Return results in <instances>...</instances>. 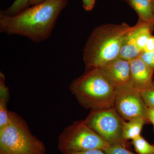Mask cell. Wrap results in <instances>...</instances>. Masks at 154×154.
I'll list each match as a JSON object with an SVG mask.
<instances>
[{
    "mask_svg": "<svg viewBox=\"0 0 154 154\" xmlns=\"http://www.w3.org/2000/svg\"><path fill=\"white\" fill-rule=\"evenodd\" d=\"M67 0H45L13 16L0 14V31L36 42L49 38Z\"/></svg>",
    "mask_w": 154,
    "mask_h": 154,
    "instance_id": "1",
    "label": "cell"
},
{
    "mask_svg": "<svg viewBox=\"0 0 154 154\" xmlns=\"http://www.w3.org/2000/svg\"><path fill=\"white\" fill-rule=\"evenodd\" d=\"M131 28L122 23L106 24L95 28L84 48L86 70L101 67L119 57L122 42Z\"/></svg>",
    "mask_w": 154,
    "mask_h": 154,
    "instance_id": "2",
    "label": "cell"
},
{
    "mask_svg": "<svg viewBox=\"0 0 154 154\" xmlns=\"http://www.w3.org/2000/svg\"><path fill=\"white\" fill-rule=\"evenodd\" d=\"M81 106L92 110L113 107L116 88L99 68L86 70L69 87Z\"/></svg>",
    "mask_w": 154,
    "mask_h": 154,
    "instance_id": "3",
    "label": "cell"
},
{
    "mask_svg": "<svg viewBox=\"0 0 154 154\" xmlns=\"http://www.w3.org/2000/svg\"><path fill=\"white\" fill-rule=\"evenodd\" d=\"M10 117L0 130V154H45L44 143L31 133L25 119L11 111Z\"/></svg>",
    "mask_w": 154,
    "mask_h": 154,
    "instance_id": "4",
    "label": "cell"
},
{
    "mask_svg": "<svg viewBox=\"0 0 154 154\" xmlns=\"http://www.w3.org/2000/svg\"><path fill=\"white\" fill-rule=\"evenodd\" d=\"M109 146L84 120L74 121L66 127L60 135L58 142V149L62 154L95 149L104 151Z\"/></svg>",
    "mask_w": 154,
    "mask_h": 154,
    "instance_id": "5",
    "label": "cell"
},
{
    "mask_svg": "<svg viewBox=\"0 0 154 154\" xmlns=\"http://www.w3.org/2000/svg\"><path fill=\"white\" fill-rule=\"evenodd\" d=\"M84 122L109 144L123 143L125 120L113 107L91 110Z\"/></svg>",
    "mask_w": 154,
    "mask_h": 154,
    "instance_id": "6",
    "label": "cell"
},
{
    "mask_svg": "<svg viewBox=\"0 0 154 154\" xmlns=\"http://www.w3.org/2000/svg\"><path fill=\"white\" fill-rule=\"evenodd\" d=\"M113 107L125 120L128 121L136 117H142L148 122V107L143 100L140 91L131 86L116 89Z\"/></svg>",
    "mask_w": 154,
    "mask_h": 154,
    "instance_id": "7",
    "label": "cell"
},
{
    "mask_svg": "<svg viewBox=\"0 0 154 154\" xmlns=\"http://www.w3.org/2000/svg\"><path fill=\"white\" fill-rule=\"evenodd\" d=\"M99 68L116 89L131 86L129 61L118 57Z\"/></svg>",
    "mask_w": 154,
    "mask_h": 154,
    "instance_id": "8",
    "label": "cell"
},
{
    "mask_svg": "<svg viewBox=\"0 0 154 154\" xmlns=\"http://www.w3.org/2000/svg\"><path fill=\"white\" fill-rule=\"evenodd\" d=\"M131 85L140 91L153 82L154 71L139 57L130 61Z\"/></svg>",
    "mask_w": 154,
    "mask_h": 154,
    "instance_id": "9",
    "label": "cell"
},
{
    "mask_svg": "<svg viewBox=\"0 0 154 154\" xmlns=\"http://www.w3.org/2000/svg\"><path fill=\"white\" fill-rule=\"evenodd\" d=\"M140 25L141 22L138 20L127 34L122 42L119 57L130 61L140 57L142 52L137 47L136 39Z\"/></svg>",
    "mask_w": 154,
    "mask_h": 154,
    "instance_id": "10",
    "label": "cell"
},
{
    "mask_svg": "<svg viewBox=\"0 0 154 154\" xmlns=\"http://www.w3.org/2000/svg\"><path fill=\"white\" fill-rule=\"evenodd\" d=\"M137 13L139 20L154 23V15L150 0H124Z\"/></svg>",
    "mask_w": 154,
    "mask_h": 154,
    "instance_id": "11",
    "label": "cell"
},
{
    "mask_svg": "<svg viewBox=\"0 0 154 154\" xmlns=\"http://www.w3.org/2000/svg\"><path fill=\"white\" fill-rule=\"evenodd\" d=\"M148 123L145 119L136 117L125 121L122 126V137L124 140H133L140 136L141 131L144 125Z\"/></svg>",
    "mask_w": 154,
    "mask_h": 154,
    "instance_id": "12",
    "label": "cell"
},
{
    "mask_svg": "<svg viewBox=\"0 0 154 154\" xmlns=\"http://www.w3.org/2000/svg\"><path fill=\"white\" fill-rule=\"evenodd\" d=\"M139 21L141 22V25L137 36L136 44L138 48L142 52L149 38L152 36L154 23Z\"/></svg>",
    "mask_w": 154,
    "mask_h": 154,
    "instance_id": "13",
    "label": "cell"
},
{
    "mask_svg": "<svg viewBox=\"0 0 154 154\" xmlns=\"http://www.w3.org/2000/svg\"><path fill=\"white\" fill-rule=\"evenodd\" d=\"M132 143L138 154H153L154 153V145L149 143L141 135L133 140Z\"/></svg>",
    "mask_w": 154,
    "mask_h": 154,
    "instance_id": "14",
    "label": "cell"
},
{
    "mask_svg": "<svg viewBox=\"0 0 154 154\" xmlns=\"http://www.w3.org/2000/svg\"><path fill=\"white\" fill-rule=\"evenodd\" d=\"M30 0H15L8 9L1 11L0 14L6 16H13L19 14L28 7Z\"/></svg>",
    "mask_w": 154,
    "mask_h": 154,
    "instance_id": "15",
    "label": "cell"
},
{
    "mask_svg": "<svg viewBox=\"0 0 154 154\" xmlns=\"http://www.w3.org/2000/svg\"><path fill=\"white\" fill-rule=\"evenodd\" d=\"M9 98L0 97V130L5 127L10 122V110L7 108Z\"/></svg>",
    "mask_w": 154,
    "mask_h": 154,
    "instance_id": "16",
    "label": "cell"
},
{
    "mask_svg": "<svg viewBox=\"0 0 154 154\" xmlns=\"http://www.w3.org/2000/svg\"><path fill=\"white\" fill-rule=\"evenodd\" d=\"M140 92L147 107L154 109V82Z\"/></svg>",
    "mask_w": 154,
    "mask_h": 154,
    "instance_id": "17",
    "label": "cell"
},
{
    "mask_svg": "<svg viewBox=\"0 0 154 154\" xmlns=\"http://www.w3.org/2000/svg\"><path fill=\"white\" fill-rule=\"evenodd\" d=\"M104 151L107 154H135L125 148L123 143L110 145Z\"/></svg>",
    "mask_w": 154,
    "mask_h": 154,
    "instance_id": "18",
    "label": "cell"
},
{
    "mask_svg": "<svg viewBox=\"0 0 154 154\" xmlns=\"http://www.w3.org/2000/svg\"><path fill=\"white\" fill-rule=\"evenodd\" d=\"M140 57L144 62L154 71V51L153 52H145L141 54Z\"/></svg>",
    "mask_w": 154,
    "mask_h": 154,
    "instance_id": "19",
    "label": "cell"
},
{
    "mask_svg": "<svg viewBox=\"0 0 154 154\" xmlns=\"http://www.w3.org/2000/svg\"><path fill=\"white\" fill-rule=\"evenodd\" d=\"M145 52H153L154 51V36L152 35L148 40L143 51Z\"/></svg>",
    "mask_w": 154,
    "mask_h": 154,
    "instance_id": "20",
    "label": "cell"
},
{
    "mask_svg": "<svg viewBox=\"0 0 154 154\" xmlns=\"http://www.w3.org/2000/svg\"><path fill=\"white\" fill-rule=\"evenodd\" d=\"M96 0H82L83 6L86 11H92L95 6Z\"/></svg>",
    "mask_w": 154,
    "mask_h": 154,
    "instance_id": "21",
    "label": "cell"
},
{
    "mask_svg": "<svg viewBox=\"0 0 154 154\" xmlns=\"http://www.w3.org/2000/svg\"><path fill=\"white\" fill-rule=\"evenodd\" d=\"M68 154H107L103 150L101 149L89 150L86 151L77 152L70 153Z\"/></svg>",
    "mask_w": 154,
    "mask_h": 154,
    "instance_id": "22",
    "label": "cell"
},
{
    "mask_svg": "<svg viewBox=\"0 0 154 154\" xmlns=\"http://www.w3.org/2000/svg\"><path fill=\"white\" fill-rule=\"evenodd\" d=\"M146 117L148 122H150L153 125L154 130V109L148 107L147 110Z\"/></svg>",
    "mask_w": 154,
    "mask_h": 154,
    "instance_id": "23",
    "label": "cell"
},
{
    "mask_svg": "<svg viewBox=\"0 0 154 154\" xmlns=\"http://www.w3.org/2000/svg\"><path fill=\"white\" fill-rule=\"evenodd\" d=\"M45 0H30L28 4V7L30 6H33L43 2Z\"/></svg>",
    "mask_w": 154,
    "mask_h": 154,
    "instance_id": "24",
    "label": "cell"
},
{
    "mask_svg": "<svg viewBox=\"0 0 154 154\" xmlns=\"http://www.w3.org/2000/svg\"><path fill=\"white\" fill-rule=\"evenodd\" d=\"M151 3L152 9L154 15V0H150Z\"/></svg>",
    "mask_w": 154,
    "mask_h": 154,
    "instance_id": "25",
    "label": "cell"
},
{
    "mask_svg": "<svg viewBox=\"0 0 154 154\" xmlns=\"http://www.w3.org/2000/svg\"><path fill=\"white\" fill-rule=\"evenodd\" d=\"M153 154H154V153H153Z\"/></svg>",
    "mask_w": 154,
    "mask_h": 154,
    "instance_id": "26",
    "label": "cell"
}]
</instances>
